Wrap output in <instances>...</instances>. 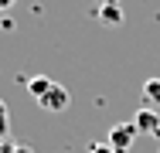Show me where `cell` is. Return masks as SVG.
I'll list each match as a JSON object with an SVG mask.
<instances>
[{
	"instance_id": "cell-1",
	"label": "cell",
	"mask_w": 160,
	"mask_h": 153,
	"mask_svg": "<svg viewBox=\"0 0 160 153\" xmlns=\"http://www.w3.org/2000/svg\"><path fill=\"white\" fill-rule=\"evenodd\" d=\"M133 140H136V126H133V122H119V126L109 129V140H106V143H109L116 153H129Z\"/></svg>"
},
{
	"instance_id": "cell-2",
	"label": "cell",
	"mask_w": 160,
	"mask_h": 153,
	"mask_svg": "<svg viewBox=\"0 0 160 153\" xmlns=\"http://www.w3.org/2000/svg\"><path fill=\"white\" fill-rule=\"evenodd\" d=\"M68 102H72V95H68V89L58 85V82H55L51 89L38 99V106H41V109H48V112H65V109H68Z\"/></svg>"
},
{
	"instance_id": "cell-3",
	"label": "cell",
	"mask_w": 160,
	"mask_h": 153,
	"mask_svg": "<svg viewBox=\"0 0 160 153\" xmlns=\"http://www.w3.org/2000/svg\"><path fill=\"white\" fill-rule=\"evenodd\" d=\"M133 126H136V133H160V116L153 109H140L136 116H133Z\"/></svg>"
},
{
	"instance_id": "cell-4",
	"label": "cell",
	"mask_w": 160,
	"mask_h": 153,
	"mask_svg": "<svg viewBox=\"0 0 160 153\" xmlns=\"http://www.w3.org/2000/svg\"><path fill=\"white\" fill-rule=\"evenodd\" d=\"M99 17H102L106 24H119V21H123V10L116 7V0H106L102 10H99Z\"/></svg>"
},
{
	"instance_id": "cell-5",
	"label": "cell",
	"mask_w": 160,
	"mask_h": 153,
	"mask_svg": "<svg viewBox=\"0 0 160 153\" xmlns=\"http://www.w3.org/2000/svg\"><path fill=\"white\" fill-rule=\"evenodd\" d=\"M51 85H55L51 78H44V75H38V78H31V82H28V92H31L34 99H41V95H44V92L51 89Z\"/></svg>"
},
{
	"instance_id": "cell-6",
	"label": "cell",
	"mask_w": 160,
	"mask_h": 153,
	"mask_svg": "<svg viewBox=\"0 0 160 153\" xmlns=\"http://www.w3.org/2000/svg\"><path fill=\"white\" fill-rule=\"evenodd\" d=\"M143 95H147V102L160 106V78H147L143 82Z\"/></svg>"
},
{
	"instance_id": "cell-7",
	"label": "cell",
	"mask_w": 160,
	"mask_h": 153,
	"mask_svg": "<svg viewBox=\"0 0 160 153\" xmlns=\"http://www.w3.org/2000/svg\"><path fill=\"white\" fill-rule=\"evenodd\" d=\"M89 153H116V150H112L109 143H92V146H89Z\"/></svg>"
},
{
	"instance_id": "cell-8",
	"label": "cell",
	"mask_w": 160,
	"mask_h": 153,
	"mask_svg": "<svg viewBox=\"0 0 160 153\" xmlns=\"http://www.w3.org/2000/svg\"><path fill=\"white\" fill-rule=\"evenodd\" d=\"M3 122H7V102L0 99V129H3Z\"/></svg>"
},
{
	"instance_id": "cell-9",
	"label": "cell",
	"mask_w": 160,
	"mask_h": 153,
	"mask_svg": "<svg viewBox=\"0 0 160 153\" xmlns=\"http://www.w3.org/2000/svg\"><path fill=\"white\" fill-rule=\"evenodd\" d=\"M14 7V0H0V10H10Z\"/></svg>"
}]
</instances>
